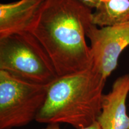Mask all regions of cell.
<instances>
[{"label": "cell", "mask_w": 129, "mask_h": 129, "mask_svg": "<svg viewBox=\"0 0 129 129\" xmlns=\"http://www.w3.org/2000/svg\"><path fill=\"white\" fill-rule=\"evenodd\" d=\"M92 13L76 0H44L30 33L46 51L59 77L92 68L86 40Z\"/></svg>", "instance_id": "obj_1"}, {"label": "cell", "mask_w": 129, "mask_h": 129, "mask_svg": "<svg viewBox=\"0 0 129 129\" xmlns=\"http://www.w3.org/2000/svg\"><path fill=\"white\" fill-rule=\"evenodd\" d=\"M106 80L91 68L59 77L48 85L46 101L35 121L67 124L74 128L88 127L101 111Z\"/></svg>", "instance_id": "obj_2"}, {"label": "cell", "mask_w": 129, "mask_h": 129, "mask_svg": "<svg viewBox=\"0 0 129 129\" xmlns=\"http://www.w3.org/2000/svg\"><path fill=\"white\" fill-rule=\"evenodd\" d=\"M0 71L43 85L59 78L46 51L30 32L0 38Z\"/></svg>", "instance_id": "obj_3"}, {"label": "cell", "mask_w": 129, "mask_h": 129, "mask_svg": "<svg viewBox=\"0 0 129 129\" xmlns=\"http://www.w3.org/2000/svg\"><path fill=\"white\" fill-rule=\"evenodd\" d=\"M48 87L0 71V129L23 127L35 120L44 104Z\"/></svg>", "instance_id": "obj_4"}, {"label": "cell", "mask_w": 129, "mask_h": 129, "mask_svg": "<svg viewBox=\"0 0 129 129\" xmlns=\"http://www.w3.org/2000/svg\"><path fill=\"white\" fill-rule=\"evenodd\" d=\"M86 35L90 42L92 68L107 80L129 46V24L99 27L92 23Z\"/></svg>", "instance_id": "obj_5"}, {"label": "cell", "mask_w": 129, "mask_h": 129, "mask_svg": "<svg viewBox=\"0 0 129 129\" xmlns=\"http://www.w3.org/2000/svg\"><path fill=\"white\" fill-rule=\"evenodd\" d=\"M129 94V74L119 77L109 93L104 94L96 121L101 129H129L126 102Z\"/></svg>", "instance_id": "obj_6"}, {"label": "cell", "mask_w": 129, "mask_h": 129, "mask_svg": "<svg viewBox=\"0 0 129 129\" xmlns=\"http://www.w3.org/2000/svg\"><path fill=\"white\" fill-rule=\"evenodd\" d=\"M44 0H19L0 4V38L32 31Z\"/></svg>", "instance_id": "obj_7"}, {"label": "cell", "mask_w": 129, "mask_h": 129, "mask_svg": "<svg viewBox=\"0 0 129 129\" xmlns=\"http://www.w3.org/2000/svg\"><path fill=\"white\" fill-rule=\"evenodd\" d=\"M92 23L99 27L129 24V0H101L92 13Z\"/></svg>", "instance_id": "obj_8"}, {"label": "cell", "mask_w": 129, "mask_h": 129, "mask_svg": "<svg viewBox=\"0 0 129 129\" xmlns=\"http://www.w3.org/2000/svg\"><path fill=\"white\" fill-rule=\"evenodd\" d=\"M43 129H62L60 126L59 124H56V123H52V124H48ZM75 129H101L100 127V125L96 121L93 124H91L90 126L85 127V128H75Z\"/></svg>", "instance_id": "obj_9"}, {"label": "cell", "mask_w": 129, "mask_h": 129, "mask_svg": "<svg viewBox=\"0 0 129 129\" xmlns=\"http://www.w3.org/2000/svg\"><path fill=\"white\" fill-rule=\"evenodd\" d=\"M91 9H95L99 5L101 0H76Z\"/></svg>", "instance_id": "obj_10"}]
</instances>
